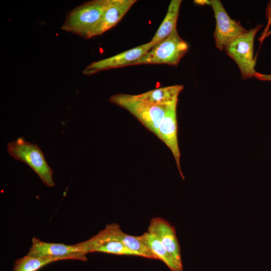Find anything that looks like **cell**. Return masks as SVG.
Instances as JSON below:
<instances>
[{
	"instance_id": "cell-1",
	"label": "cell",
	"mask_w": 271,
	"mask_h": 271,
	"mask_svg": "<svg viewBox=\"0 0 271 271\" xmlns=\"http://www.w3.org/2000/svg\"><path fill=\"white\" fill-rule=\"evenodd\" d=\"M108 2L109 0H94L75 7L67 14L62 30L89 39Z\"/></svg>"
},
{
	"instance_id": "cell-2",
	"label": "cell",
	"mask_w": 271,
	"mask_h": 271,
	"mask_svg": "<svg viewBox=\"0 0 271 271\" xmlns=\"http://www.w3.org/2000/svg\"><path fill=\"white\" fill-rule=\"evenodd\" d=\"M109 101L127 110L158 137L160 124L169 105H156L140 99L136 95L123 93L111 96Z\"/></svg>"
},
{
	"instance_id": "cell-3",
	"label": "cell",
	"mask_w": 271,
	"mask_h": 271,
	"mask_svg": "<svg viewBox=\"0 0 271 271\" xmlns=\"http://www.w3.org/2000/svg\"><path fill=\"white\" fill-rule=\"evenodd\" d=\"M8 152L15 159L28 165L46 186H55L53 171L47 164L44 154L36 144L25 141L22 138L7 145Z\"/></svg>"
},
{
	"instance_id": "cell-4",
	"label": "cell",
	"mask_w": 271,
	"mask_h": 271,
	"mask_svg": "<svg viewBox=\"0 0 271 271\" xmlns=\"http://www.w3.org/2000/svg\"><path fill=\"white\" fill-rule=\"evenodd\" d=\"M188 43L179 35L177 29L168 37L132 65L167 64L177 66L188 52Z\"/></svg>"
},
{
	"instance_id": "cell-5",
	"label": "cell",
	"mask_w": 271,
	"mask_h": 271,
	"mask_svg": "<svg viewBox=\"0 0 271 271\" xmlns=\"http://www.w3.org/2000/svg\"><path fill=\"white\" fill-rule=\"evenodd\" d=\"M259 25L231 42L226 48V54L238 66L243 79L255 77V59L253 58V44L256 34L262 27Z\"/></svg>"
},
{
	"instance_id": "cell-6",
	"label": "cell",
	"mask_w": 271,
	"mask_h": 271,
	"mask_svg": "<svg viewBox=\"0 0 271 271\" xmlns=\"http://www.w3.org/2000/svg\"><path fill=\"white\" fill-rule=\"evenodd\" d=\"M209 2L216 20L214 32L216 46L220 51L225 50L231 42L245 34L247 30L239 22L229 17L221 1L211 0Z\"/></svg>"
},
{
	"instance_id": "cell-7",
	"label": "cell",
	"mask_w": 271,
	"mask_h": 271,
	"mask_svg": "<svg viewBox=\"0 0 271 271\" xmlns=\"http://www.w3.org/2000/svg\"><path fill=\"white\" fill-rule=\"evenodd\" d=\"M27 255L36 257H51L58 260L76 259L87 261L86 254L76 244L68 245L47 242L34 237Z\"/></svg>"
},
{
	"instance_id": "cell-8",
	"label": "cell",
	"mask_w": 271,
	"mask_h": 271,
	"mask_svg": "<svg viewBox=\"0 0 271 271\" xmlns=\"http://www.w3.org/2000/svg\"><path fill=\"white\" fill-rule=\"evenodd\" d=\"M153 47V44L150 42L110 57L93 62L87 65L82 72L84 75H91L101 71L132 66Z\"/></svg>"
},
{
	"instance_id": "cell-9",
	"label": "cell",
	"mask_w": 271,
	"mask_h": 271,
	"mask_svg": "<svg viewBox=\"0 0 271 271\" xmlns=\"http://www.w3.org/2000/svg\"><path fill=\"white\" fill-rule=\"evenodd\" d=\"M77 244L80 250L86 254L97 252L137 256L135 252L116 239L108 224L94 236Z\"/></svg>"
},
{
	"instance_id": "cell-10",
	"label": "cell",
	"mask_w": 271,
	"mask_h": 271,
	"mask_svg": "<svg viewBox=\"0 0 271 271\" xmlns=\"http://www.w3.org/2000/svg\"><path fill=\"white\" fill-rule=\"evenodd\" d=\"M178 102L169 105L159 127L158 138L170 149L177 168L183 179L184 175L180 166V151L178 142L177 105Z\"/></svg>"
},
{
	"instance_id": "cell-11",
	"label": "cell",
	"mask_w": 271,
	"mask_h": 271,
	"mask_svg": "<svg viewBox=\"0 0 271 271\" xmlns=\"http://www.w3.org/2000/svg\"><path fill=\"white\" fill-rule=\"evenodd\" d=\"M148 232L155 235L177 262L182 265L181 249L175 227L160 217H154L148 228Z\"/></svg>"
},
{
	"instance_id": "cell-12",
	"label": "cell",
	"mask_w": 271,
	"mask_h": 271,
	"mask_svg": "<svg viewBox=\"0 0 271 271\" xmlns=\"http://www.w3.org/2000/svg\"><path fill=\"white\" fill-rule=\"evenodd\" d=\"M136 2V0H109L100 19L90 33L89 39L101 35L114 27Z\"/></svg>"
},
{
	"instance_id": "cell-13",
	"label": "cell",
	"mask_w": 271,
	"mask_h": 271,
	"mask_svg": "<svg viewBox=\"0 0 271 271\" xmlns=\"http://www.w3.org/2000/svg\"><path fill=\"white\" fill-rule=\"evenodd\" d=\"M183 89L182 85H175L158 88L136 96L156 105L167 106L178 101V96Z\"/></svg>"
},
{
	"instance_id": "cell-14",
	"label": "cell",
	"mask_w": 271,
	"mask_h": 271,
	"mask_svg": "<svg viewBox=\"0 0 271 271\" xmlns=\"http://www.w3.org/2000/svg\"><path fill=\"white\" fill-rule=\"evenodd\" d=\"M139 236L156 259L162 261L172 271H183V265L177 262L155 235L147 231Z\"/></svg>"
},
{
	"instance_id": "cell-15",
	"label": "cell",
	"mask_w": 271,
	"mask_h": 271,
	"mask_svg": "<svg viewBox=\"0 0 271 271\" xmlns=\"http://www.w3.org/2000/svg\"><path fill=\"white\" fill-rule=\"evenodd\" d=\"M181 0H172L167 14L154 37L150 41L154 46L168 37L176 28L179 16Z\"/></svg>"
},
{
	"instance_id": "cell-16",
	"label": "cell",
	"mask_w": 271,
	"mask_h": 271,
	"mask_svg": "<svg viewBox=\"0 0 271 271\" xmlns=\"http://www.w3.org/2000/svg\"><path fill=\"white\" fill-rule=\"evenodd\" d=\"M56 261L59 260L54 258L36 257L27 254L15 262L13 271H37L44 266Z\"/></svg>"
},
{
	"instance_id": "cell-17",
	"label": "cell",
	"mask_w": 271,
	"mask_h": 271,
	"mask_svg": "<svg viewBox=\"0 0 271 271\" xmlns=\"http://www.w3.org/2000/svg\"><path fill=\"white\" fill-rule=\"evenodd\" d=\"M265 15L267 20V24L264 30L261 33V35L258 38V41H259L260 44H261L263 40L265 39V35L269 31V27L271 26V1H270L267 5Z\"/></svg>"
},
{
	"instance_id": "cell-18",
	"label": "cell",
	"mask_w": 271,
	"mask_h": 271,
	"mask_svg": "<svg viewBox=\"0 0 271 271\" xmlns=\"http://www.w3.org/2000/svg\"><path fill=\"white\" fill-rule=\"evenodd\" d=\"M255 77L260 80L271 81V74H264L257 72Z\"/></svg>"
},
{
	"instance_id": "cell-19",
	"label": "cell",
	"mask_w": 271,
	"mask_h": 271,
	"mask_svg": "<svg viewBox=\"0 0 271 271\" xmlns=\"http://www.w3.org/2000/svg\"><path fill=\"white\" fill-rule=\"evenodd\" d=\"M271 35V30L268 31L265 37V39Z\"/></svg>"
}]
</instances>
